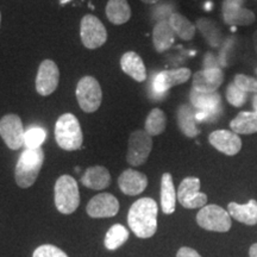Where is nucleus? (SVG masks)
<instances>
[{"instance_id": "nucleus-20", "label": "nucleus", "mask_w": 257, "mask_h": 257, "mask_svg": "<svg viewBox=\"0 0 257 257\" xmlns=\"http://www.w3.org/2000/svg\"><path fill=\"white\" fill-rule=\"evenodd\" d=\"M81 182L85 187L101 191V189L107 188L110 186L111 174L102 166L89 167L81 176Z\"/></svg>"}, {"instance_id": "nucleus-40", "label": "nucleus", "mask_w": 257, "mask_h": 257, "mask_svg": "<svg viewBox=\"0 0 257 257\" xmlns=\"http://www.w3.org/2000/svg\"><path fill=\"white\" fill-rule=\"evenodd\" d=\"M252 40H253V48H255V50H256V53H257V30L255 31V34H253Z\"/></svg>"}, {"instance_id": "nucleus-8", "label": "nucleus", "mask_w": 257, "mask_h": 257, "mask_svg": "<svg viewBox=\"0 0 257 257\" xmlns=\"http://www.w3.org/2000/svg\"><path fill=\"white\" fill-rule=\"evenodd\" d=\"M153 149L152 136L146 130L134 131L128 138L126 161L128 165L138 167L147 162Z\"/></svg>"}, {"instance_id": "nucleus-1", "label": "nucleus", "mask_w": 257, "mask_h": 257, "mask_svg": "<svg viewBox=\"0 0 257 257\" xmlns=\"http://www.w3.org/2000/svg\"><path fill=\"white\" fill-rule=\"evenodd\" d=\"M159 206L152 198H142L135 201L127 213V224L140 238H150L157 231Z\"/></svg>"}, {"instance_id": "nucleus-9", "label": "nucleus", "mask_w": 257, "mask_h": 257, "mask_svg": "<svg viewBox=\"0 0 257 257\" xmlns=\"http://www.w3.org/2000/svg\"><path fill=\"white\" fill-rule=\"evenodd\" d=\"M80 37L82 44L87 49H96L104 46L107 41V31L98 17L93 15H86L81 19L80 25Z\"/></svg>"}, {"instance_id": "nucleus-31", "label": "nucleus", "mask_w": 257, "mask_h": 257, "mask_svg": "<svg viewBox=\"0 0 257 257\" xmlns=\"http://www.w3.org/2000/svg\"><path fill=\"white\" fill-rule=\"evenodd\" d=\"M47 131L46 128L32 125L25 130L24 147L25 149H37L42 148V144L46 142Z\"/></svg>"}, {"instance_id": "nucleus-19", "label": "nucleus", "mask_w": 257, "mask_h": 257, "mask_svg": "<svg viewBox=\"0 0 257 257\" xmlns=\"http://www.w3.org/2000/svg\"><path fill=\"white\" fill-rule=\"evenodd\" d=\"M178 126L186 137L194 138L200 134L198 127V120L195 117V110L192 105L184 104L178 108L176 112Z\"/></svg>"}, {"instance_id": "nucleus-13", "label": "nucleus", "mask_w": 257, "mask_h": 257, "mask_svg": "<svg viewBox=\"0 0 257 257\" xmlns=\"http://www.w3.org/2000/svg\"><path fill=\"white\" fill-rule=\"evenodd\" d=\"M192 72L188 68H176L165 70L156 74L153 80V93L157 98H161L165 95L170 88L174 86L182 85V83L187 82L191 78Z\"/></svg>"}, {"instance_id": "nucleus-33", "label": "nucleus", "mask_w": 257, "mask_h": 257, "mask_svg": "<svg viewBox=\"0 0 257 257\" xmlns=\"http://www.w3.org/2000/svg\"><path fill=\"white\" fill-rule=\"evenodd\" d=\"M233 82L236 83L237 87H239L242 91L257 94V79L251 78V76L248 75H244V74H237V75L234 76Z\"/></svg>"}, {"instance_id": "nucleus-21", "label": "nucleus", "mask_w": 257, "mask_h": 257, "mask_svg": "<svg viewBox=\"0 0 257 257\" xmlns=\"http://www.w3.org/2000/svg\"><path fill=\"white\" fill-rule=\"evenodd\" d=\"M120 67L126 75L131 76L137 82H143L147 79V69L142 57L135 51H127L121 56Z\"/></svg>"}, {"instance_id": "nucleus-24", "label": "nucleus", "mask_w": 257, "mask_h": 257, "mask_svg": "<svg viewBox=\"0 0 257 257\" xmlns=\"http://www.w3.org/2000/svg\"><path fill=\"white\" fill-rule=\"evenodd\" d=\"M178 193L175 191L173 176L170 173H165L161 179V208L163 213H174Z\"/></svg>"}, {"instance_id": "nucleus-28", "label": "nucleus", "mask_w": 257, "mask_h": 257, "mask_svg": "<svg viewBox=\"0 0 257 257\" xmlns=\"http://www.w3.org/2000/svg\"><path fill=\"white\" fill-rule=\"evenodd\" d=\"M199 31L201 32L202 36L211 47L218 48L223 42V36H221L220 29L218 28L216 22L208 18H200L198 19L197 25Z\"/></svg>"}, {"instance_id": "nucleus-16", "label": "nucleus", "mask_w": 257, "mask_h": 257, "mask_svg": "<svg viewBox=\"0 0 257 257\" xmlns=\"http://www.w3.org/2000/svg\"><path fill=\"white\" fill-rule=\"evenodd\" d=\"M211 146L218 152L227 156L237 155L242 149V140L239 135L231 130H216L208 137Z\"/></svg>"}, {"instance_id": "nucleus-12", "label": "nucleus", "mask_w": 257, "mask_h": 257, "mask_svg": "<svg viewBox=\"0 0 257 257\" xmlns=\"http://www.w3.org/2000/svg\"><path fill=\"white\" fill-rule=\"evenodd\" d=\"M245 0H224L221 4L223 19L231 27H248L256 21L251 10L243 8Z\"/></svg>"}, {"instance_id": "nucleus-2", "label": "nucleus", "mask_w": 257, "mask_h": 257, "mask_svg": "<svg viewBox=\"0 0 257 257\" xmlns=\"http://www.w3.org/2000/svg\"><path fill=\"white\" fill-rule=\"evenodd\" d=\"M44 163V152L42 148L25 149L19 156L15 168L16 184L21 188H29L36 182Z\"/></svg>"}, {"instance_id": "nucleus-27", "label": "nucleus", "mask_w": 257, "mask_h": 257, "mask_svg": "<svg viewBox=\"0 0 257 257\" xmlns=\"http://www.w3.org/2000/svg\"><path fill=\"white\" fill-rule=\"evenodd\" d=\"M168 22L173 31L175 32V36L181 38L182 41H191L194 38L195 32H197V27L189 19L186 18L185 16L174 12V14L170 16Z\"/></svg>"}, {"instance_id": "nucleus-39", "label": "nucleus", "mask_w": 257, "mask_h": 257, "mask_svg": "<svg viewBox=\"0 0 257 257\" xmlns=\"http://www.w3.org/2000/svg\"><path fill=\"white\" fill-rule=\"evenodd\" d=\"M141 2H143L144 4H150V5H153V4H157V3H159L160 0H141Z\"/></svg>"}, {"instance_id": "nucleus-5", "label": "nucleus", "mask_w": 257, "mask_h": 257, "mask_svg": "<svg viewBox=\"0 0 257 257\" xmlns=\"http://www.w3.org/2000/svg\"><path fill=\"white\" fill-rule=\"evenodd\" d=\"M191 104L195 110L198 121H211L217 119L223 110L221 96L218 93H200L192 88Z\"/></svg>"}, {"instance_id": "nucleus-32", "label": "nucleus", "mask_w": 257, "mask_h": 257, "mask_svg": "<svg viewBox=\"0 0 257 257\" xmlns=\"http://www.w3.org/2000/svg\"><path fill=\"white\" fill-rule=\"evenodd\" d=\"M226 99L230 105L234 106V107H240L245 104L246 98H248V93L244 92L239 87H237L236 83L231 82L226 88Z\"/></svg>"}, {"instance_id": "nucleus-11", "label": "nucleus", "mask_w": 257, "mask_h": 257, "mask_svg": "<svg viewBox=\"0 0 257 257\" xmlns=\"http://www.w3.org/2000/svg\"><path fill=\"white\" fill-rule=\"evenodd\" d=\"M25 130L17 114H6L0 119V137L11 150L24 147Z\"/></svg>"}, {"instance_id": "nucleus-3", "label": "nucleus", "mask_w": 257, "mask_h": 257, "mask_svg": "<svg viewBox=\"0 0 257 257\" xmlns=\"http://www.w3.org/2000/svg\"><path fill=\"white\" fill-rule=\"evenodd\" d=\"M55 140L57 146L67 152L79 150L82 147L83 134L78 118L72 113H64L55 125Z\"/></svg>"}, {"instance_id": "nucleus-29", "label": "nucleus", "mask_w": 257, "mask_h": 257, "mask_svg": "<svg viewBox=\"0 0 257 257\" xmlns=\"http://www.w3.org/2000/svg\"><path fill=\"white\" fill-rule=\"evenodd\" d=\"M128 239V230L121 224H114L108 229L106 233L104 244L106 249L115 250L120 248Z\"/></svg>"}, {"instance_id": "nucleus-6", "label": "nucleus", "mask_w": 257, "mask_h": 257, "mask_svg": "<svg viewBox=\"0 0 257 257\" xmlns=\"http://www.w3.org/2000/svg\"><path fill=\"white\" fill-rule=\"evenodd\" d=\"M197 223L202 229L214 232H227L231 229V216L218 205H206L197 214Z\"/></svg>"}, {"instance_id": "nucleus-25", "label": "nucleus", "mask_w": 257, "mask_h": 257, "mask_svg": "<svg viewBox=\"0 0 257 257\" xmlns=\"http://www.w3.org/2000/svg\"><path fill=\"white\" fill-rule=\"evenodd\" d=\"M231 131L237 135H252L257 133V113L251 111L239 112L230 123Z\"/></svg>"}, {"instance_id": "nucleus-35", "label": "nucleus", "mask_w": 257, "mask_h": 257, "mask_svg": "<svg viewBox=\"0 0 257 257\" xmlns=\"http://www.w3.org/2000/svg\"><path fill=\"white\" fill-rule=\"evenodd\" d=\"M207 68H220L219 60L212 53H207L204 57V69Z\"/></svg>"}, {"instance_id": "nucleus-42", "label": "nucleus", "mask_w": 257, "mask_h": 257, "mask_svg": "<svg viewBox=\"0 0 257 257\" xmlns=\"http://www.w3.org/2000/svg\"><path fill=\"white\" fill-rule=\"evenodd\" d=\"M255 73H256V75H257V67H256V69H255Z\"/></svg>"}, {"instance_id": "nucleus-30", "label": "nucleus", "mask_w": 257, "mask_h": 257, "mask_svg": "<svg viewBox=\"0 0 257 257\" xmlns=\"http://www.w3.org/2000/svg\"><path fill=\"white\" fill-rule=\"evenodd\" d=\"M167 126V118L165 112L160 108H154L148 114L147 120H146V128L150 136H159V135L163 134Z\"/></svg>"}, {"instance_id": "nucleus-18", "label": "nucleus", "mask_w": 257, "mask_h": 257, "mask_svg": "<svg viewBox=\"0 0 257 257\" xmlns=\"http://www.w3.org/2000/svg\"><path fill=\"white\" fill-rule=\"evenodd\" d=\"M118 186L124 194L138 195L147 188L148 178L138 170L126 169L118 178Z\"/></svg>"}, {"instance_id": "nucleus-17", "label": "nucleus", "mask_w": 257, "mask_h": 257, "mask_svg": "<svg viewBox=\"0 0 257 257\" xmlns=\"http://www.w3.org/2000/svg\"><path fill=\"white\" fill-rule=\"evenodd\" d=\"M224 81L221 68L199 70L193 75V89L200 93H216Z\"/></svg>"}, {"instance_id": "nucleus-10", "label": "nucleus", "mask_w": 257, "mask_h": 257, "mask_svg": "<svg viewBox=\"0 0 257 257\" xmlns=\"http://www.w3.org/2000/svg\"><path fill=\"white\" fill-rule=\"evenodd\" d=\"M178 200L182 206L189 210L206 206L207 195L200 192V180L194 176L182 180L178 189Z\"/></svg>"}, {"instance_id": "nucleus-23", "label": "nucleus", "mask_w": 257, "mask_h": 257, "mask_svg": "<svg viewBox=\"0 0 257 257\" xmlns=\"http://www.w3.org/2000/svg\"><path fill=\"white\" fill-rule=\"evenodd\" d=\"M227 212L230 213L231 218L239 223L250 225V226L257 224V201L253 199L244 205L230 202L227 206Z\"/></svg>"}, {"instance_id": "nucleus-14", "label": "nucleus", "mask_w": 257, "mask_h": 257, "mask_svg": "<svg viewBox=\"0 0 257 257\" xmlns=\"http://www.w3.org/2000/svg\"><path fill=\"white\" fill-rule=\"evenodd\" d=\"M60 81V70L51 60H44L40 64L36 76V91L38 94L47 96L56 91Z\"/></svg>"}, {"instance_id": "nucleus-7", "label": "nucleus", "mask_w": 257, "mask_h": 257, "mask_svg": "<svg viewBox=\"0 0 257 257\" xmlns=\"http://www.w3.org/2000/svg\"><path fill=\"white\" fill-rule=\"evenodd\" d=\"M76 99L82 111L93 113L100 107L102 91L100 83L93 76H83L76 86Z\"/></svg>"}, {"instance_id": "nucleus-15", "label": "nucleus", "mask_w": 257, "mask_h": 257, "mask_svg": "<svg viewBox=\"0 0 257 257\" xmlns=\"http://www.w3.org/2000/svg\"><path fill=\"white\" fill-rule=\"evenodd\" d=\"M86 211L91 218L114 217L119 211V201L110 193H100L89 200Z\"/></svg>"}, {"instance_id": "nucleus-34", "label": "nucleus", "mask_w": 257, "mask_h": 257, "mask_svg": "<svg viewBox=\"0 0 257 257\" xmlns=\"http://www.w3.org/2000/svg\"><path fill=\"white\" fill-rule=\"evenodd\" d=\"M32 257H68L67 253L51 244H43L35 249Z\"/></svg>"}, {"instance_id": "nucleus-26", "label": "nucleus", "mask_w": 257, "mask_h": 257, "mask_svg": "<svg viewBox=\"0 0 257 257\" xmlns=\"http://www.w3.org/2000/svg\"><path fill=\"white\" fill-rule=\"evenodd\" d=\"M106 16L114 25H121L131 18V9L127 0H108L106 5Z\"/></svg>"}, {"instance_id": "nucleus-37", "label": "nucleus", "mask_w": 257, "mask_h": 257, "mask_svg": "<svg viewBox=\"0 0 257 257\" xmlns=\"http://www.w3.org/2000/svg\"><path fill=\"white\" fill-rule=\"evenodd\" d=\"M249 256H250V257H257V243L252 244V245L250 246Z\"/></svg>"}, {"instance_id": "nucleus-36", "label": "nucleus", "mask_w": 257, "mask_h": 257, "mask_svg": "<svg viewBox=\"0 0 257 257\" xmlns=\"http://www.w3.org/2000/svg\"><path fill=\"white\" fill-rule=\"evenodd\" d=\"M176 257H201V256L197 250L188 248V246H182V248L179 249L178 253H176Z\"/></svg>"}, {"instance_id": "nucleus-41", "label": "nucleus", "mask_w": 257, "mask_h": 257, "mask_svg": "<svg viewBox=\"0 0 257 257\" xmlns=\"http://www.w3.org/2000/svg\"><path fill=\"white\" fill-rule=\"evenodd\" d=\"M0 24H2V14H0Z\"/></svg>"}, {"instance_id": "nucleus-22", "label": "nucleus", "mask_w": 257, "mask_h": 257, "mask_svg": "<svg viewBox=\"0 0 257 257\" xmlns=\"http://www.w3.org/2000/svg\"><path fill=\"white\" fill-rule=\"evenodd\" d=\"M175 32L173 31L168 21L157 22L153 30L154 47L157 53H165L174 44Z\"/></svg>"}, {"instance_id": "nucleus-4", "label": "nucleus", "mask_w": 257, "mask_h": 257, "mask_svg": "<svg viewBox=\"0 0 257 257\" xmlns=\"http://www.w3.org/2000/svg\"><path fill=\"white\" fill-rule=\"evenodd\" d=\"M55 206L62 214H72L80 205V193L76 180L62 175L55 184Z\"/></svg>"}, {"instance_id": "nucleus-38", "label": "nucleus", "mask_w": 257, "mask_h": 257, "mask_svg": "<svg viewBox=\"0 0 257 257\" xmlns=\"http://www.w3.org/2000/svg\"><path fill=\"white\" fill-rule=\"evenodd\" d=\"M252 107H253V112H256L257 113V94L253 95L252 98Z\"/></svg>"}]
</instances>
